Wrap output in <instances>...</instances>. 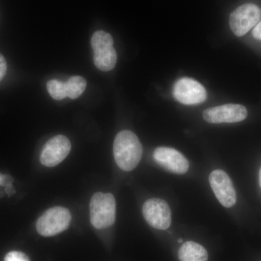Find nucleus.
<instances>
[{
	"label": "nucleus",
	"mask_w": 261,
	"mask_h": 261,
	"mask_svg": "<svg viewBox=\"0 0 261 261\" xmlns=\"http://www.w3.org/2000/svg\"><path fill=\"white\" fill-rule=\"evenodd\" d=\"M7 71V63L3 55L0 54V81L4 78Z\"/></svg>",
	"instance_id": "17"
},
{
	"label": "nucleus",
	"mask_w": 261,
	"mask_h": 261,
	"mask_svg": "<svg viewBox=\"0 0 261 261\" xmlns=\"http://www.w3.org/2000/svg\"><path fill=\"white\" fill-rule=\"evenodd\" d=\"M173 94L176 100L187 106L205 102L207 96L205 87L200 82L188 77L180 79L174 84Z\"/></svg>",
	"instance_id": "5"
},
{
	"label": "nucleus",
	"mask_w": 261,
	"mask_h": 261,
	"mask_svg": "<svg viewBox=\"0 0 261 261\" xmlns=\"http://www.w3.org/2000/svg\"><path fill=\"white\" fill-rule=\"evenodd\" d=\"M13 182V178L8 174L1 175L0 178V186L7 187L12 185Z\"/></svg>",
	"instance_id": "18"
},
{
	"label": "nucleus",
	"mask_w": 261,
	"mask_h": 261,
	"mask_svg": "<svg viewBox=\"0 0 261 261\" xmlns=\"http://www.w3.org/2000/svg\"><path fill=\"white\" fill-rule=\"evenodd\" d=\"M147 224L156 229L166 230L171 224V211L166 201L160 198L149 199L142 207Z\"/></svg>",
	"instance_id": "6"
},
{
	"label": "nucleus",
	"mask_w": 261,
	"mask_h": 261,
	"mask_svg": "<svg viewBox=\"0 0 261 261\" xmlns=\"http://www.w3.org/2000/svg\"><path fill=\"white\" fill-rule=\"evenodd\" d=\"M259 182H260V185L261 187V168L260 170V173H259Z\"/></svg>",
	"instance_id": "21"
},
{
	"label": "nucleus",
	"mask_w": 261,
	"mask_h": 261,
	"mask_svg": "<svg viewBox=\"0 0 261 261\" xmlns=\"http://www.w3.org/2000/svg\"><path fill=\"white\" fill-rule=\"evenodd\" d=\"M153 158L158 164L170 172L184 174L190 167L186 158L176 149L170 147H158L154 149Z\"/></svg>",
	"instance_id": "10"
},
{
	"label": "nucleus",
	"mask_w": 261,
	"mask_h": 261,
	"mask_svg": "<svg viewBox=\"0 0 261 261\" xmlns=\"http://www.w3.org/2000/svg\"><path fill=\"white\" fill-rule=\"evenodd\" d=\"M4 261H30V260L23 252L11 251L5 255Z\"/></svg>",
	"instance_id": "16"
},
{
	"label": "nucleus",
	"mask_w": 261,
	"mask_h": 261,
	"mask_svg": "<svg viewBox=\"0 0 261 261\" xmlns=\"http://www.w3.org/2000/svg\"><path fill=\"white\" fill-rule=\"evenodd\" d=\"M47 88L51 97L56 100H62L67 97L65 93V82L53 80L47 82Z\"/></svg>",
	"instance_id": "15"
},
{
	"label": "nucleus",
	"mask_w": 261,
	"mask_h": 261,
	"mask_svg": "<svg viewBox=\"0 0 261 261\" xmlns=\"http://www.w3.org/2000/svg\"><path fill=\"white\" fill-rule=\"evenodd\" d=\"M5 192H6V193L9 196L14 195L15 193V190L14 187H13V185H8V186L5 187Z\"/></svg>",
	"instance_id": "20"
},
{
	"label": "nucleus",
	"mask_w": 261,
	"mask_h": 261,
	"mask_svg": "<svg viewBox=\"0 0 261 261\" xmlns=\"http://www.w3.org/2000/svg\"><path fill=\"white\" fill-rule=\"evenodd\" d=\"M178 258L180 261H207L208 254L200 244L189 241L180 247Z\"/></svg>",
	"instance_id": "11"
},
{
	"label": "nucleus",
	"mask_w": 261,
	"mask_h": 261,
	"mask_svg": "<svg viewBox=\"0 0 261 261\" xmlns=\"http://www.w3.org/2000/svg\"><path fill=\"white\" fill-rule=\"evenodd\" d=\"M142 146L137 136L130 130H122L113 144V154L118 167L124 171L135 169L142 155Z\"/></svg>",
	"instance_id": "1"
},
{
	"label": "nucleus",
	"mask_w": 261,
	"mask_h": 261,
	"mask_svg": "<svg viewBox=\"0 0 261 261\" xmlns=\"http://www.w3.org/2000/svg\"><path fill=\"white\" fill-rule=\"evenodd\" d=\"M246 108L242 105L226 104L210 108L203 112V118L210 123H238L247 118Z\"/></svg>",
	"instance_id": "9"
},
{
	"label": "nucleus",
	"mask_w": 261,
	"mask_h": 261,
	"mask_svg": "<svg viewBox=\"0 0 261 261\" xmlns=\"http://www.w3.org/2000/svg\"><path fill=\"white\" fill-rule=\"evenodd\" d=\"M252 36L255 39L261 41V21L255 25V28L252 30Z\"/></svg>",
	"instance_id": "19"
},
{
	"label": "nucleus",
	"mask_w": 261,
	"mask_h": 261,
	"mask_svg": "<svg viewBox=\"0 0 261 261\" xmlns=\"http://www.w3.org/2000/svg\"><path fill=\"white\" fill-rule=\"evenodd\" d=\"M70 149L71 144L68 137L57 135L48 141L43 147L40 162L47 167H55L66 159Z\"/></svg>",
	"instance_id": "7"
},
{
	"label": "nucleus",
	"mask_w": 261,
	"mask_h": 261,
	"mask_svg": "<svg viewBox=\"0 0 261 261\" xmlns=\"http://www.w3.org/2000/svg\"><path fill=\"white\" fill-rule=\"evenodd\" d=\"M92 49L94 51L100 48L113 46V39L111 34L103 31H97L93 34L91 40Z\"/></svg>",
	"instance_id": "14"
},
{
	"label": "nucleus",
	"mask_w": 261,
	"mask_h": 261,
	"mask_svg": "<svg viewBox=\"0 0 261 261\" xmlns=\"http://www.w3.org/2000/svg\"><path fill=\"white\" fill-rule=\"evenodd\" d=\"M178 243H182V240H178Z\"/></svg>",
	"instance_id": "22"
},
{
	"label": "nucleus",
	"mask_w": 261,
	"mask_h": 261,
	"mask_svg": "<svg viewBox=\"0 0 261 261\" xmlns=\"http://www.w3.org/2000/svg\"><path fill=\"white\" fill-rule=\"evenodd\" d=\"M209 181L215 195L225 207H231L237 202V193L231 178L222 170H215L209 176Z\"/></svg>",
	"instance_id": "8"
},
{
	"label": "nucleus",
	"mask_w": 261,
	"mask_h": 261,
	"mask_svg": "<svg viewBox=\"0 0 261 261\" xmlns=\"http://www.w3.org/2000/svg\"><path fill=\"white\" fill-rule=\"evenodd\" d=\"M90 221L97 229L110 227L116 221V202L111 193L96 192L89 204Z\"/></svg>",
	"instance_id": "2"
},
{
	"label": "nucleus",
	"mask_w": 261,
	"mask_h": 261,
	"mask_svg": "<svg viewBox=\"0 0 261 261\" xmlns=\"http://www.w3.org/2000/svg\"><path fill=\"white\" fill-rule=\"evenodd\" d=\"M261 9L257 5L247 3L237 8L230 15V28L238 37L245 35L259 23Z\"/></svg>",
	"instance_id": "4"
},
{
	"label": "nucleus",
	"mask_w": 261,
	"mask_h": 261,
	"mask_svg": "<svg viewBox=\"0 0 261 261\" xmlns=\"http://www.w3.org/2000/svg\"><path fill=\"white\" fill-rule=\"evenodd\" d=\"M71 215L63 207H53L46 211L38 219L37 230L43 237H53L63 232L70 226Z\"/></svg>",
	"instance_id": "3"
},
{
	"label": "nucleus",
	"mask_w": 261,
	"mask_h": 261,
	"mask_svg": "<svg viewBox=\"0 0 261 261\" xmlns=\"http://www.w3.org/2000/svg\"><path fill=\"white\" fill-rule=\"evenodd\" d=\"M117 54L113 46H108L94 51V63L98 69L109 71L116 66Z\"/></svg>",
	"instance_id": "12"
},
{
	"label": "nucleus",
	"mask_w": 261,
	"mask_h": 261,
	"mask_svg": "<svg viewBox=\"0 0 261 261\" xmlns=\"http://www.w3.org/2000/svg\"><path fill=\"white\" fill-rule=\"evenodd\" d=\"M1 175H2L1 173H0V178H1Z\"/></svg>",
	"instance_id": "23"
},
{
	"label": "nucleus",
	"mask_w": 261,
	"mask_h": 261,
	"mask_svg": "<svg viewBox=\"0 0 261 261\" xmlns=\"http://www.w3.org/2000/svg\"><path fill=\"white\" fill-rule=\"evenodd\" d=\"M87 87V82L83 77L74 75L65 82V93L67 97L76 99L80 97Z\"/></svg>",
	"instance_id": "13"
}]
</instances>
